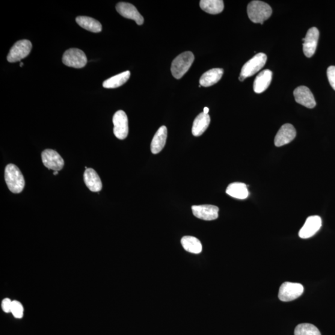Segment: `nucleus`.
<instances>
[{
  "instance_id": "obj_27",
  "label": "nucleus",
  "mask_w": 335,
  "mask_h": 335,
  "mask_svg": "<svg viewBox=\"0 0 335 335\" xmlns=\"http://www.w3.org/2000/svg\"><path fill=\"white\" fill-rule=\"evenodd\" d=\"M11 313L16 319H22L24 314V308L22 304L17 301L12 302Z\"/></svg>"
},
{
  "instance_id": "obj_24",
  "label": "nucleus",
  "mask_w": 335,
  "mask_h": 335,
  "mask_svg": "<svg viewBox=\"0 0 335 335\" xmlns=\"http://www.w3.org/2000/svg\"><path fill=\"white\" fill-rule=\"evenodd\" d=\"M200 7L207 13L217 14L224 10V2L221 0H202Z\"/></svg>"
},
{
  "instance_id": "obj_8",
  "label": "nucleus",
  "mask_w": 335,
  "mask_h": 335,
  "mask_svg": "<svg viewBox=\"0 0 335 335\" xmlns=\"http://www.w3.org/2000/svg\"><path fill=\"white\" fill-rule=\"evenodd\" d=\"M112 122L115 137L120 140L125 139L129 133L128 118L125 112L120 110L115 112Z\"/></svg>"
},
{
  "instance_id": "obj_1",
  "label": "nucleus",
  "mask_w": 335,
  "mask_h": 335,
  "mask_svg": "<svg viewBox=\"0 0 335 335\" xmlns=\"http://www.w3.org/2000/svg\"><path fill=\"white\" fill-rule=\"evenodd\" d=\"M5 180L8 188L13 193H20L25 186V181L18 167L14 164H9L5 170Z\"/></svg>"
},
{
  "instance_id": "obj_7",
  "label": "nucleus",
  "mask_w": 335,
  "mask_h": 335,
  "mask_svg": "<svg viewBox=\"0 0 335 335\" xmlns=\"http://www.w3.org/2000/svg\"><path fill=\"white\" fill-rule=\"evenodd\" d=\"M303 292L301 284L285 282L280 287L278 298L281 301L290 302L300 297Z\"/></svg>"
},
{
  "instance_id": "obj_3",
  "label": "nucleus",
  "mask_w": 335,
  "mask_h": 335,
  "mask_svg": "<svg viewBox=\"0 0 335 335\" xmlns=\"http://www.w3.org/2000/svg\"><path fill=\"white\" fill-rule=\"evenodd\" d=\"M194 61V55L191 52L181 53L172 62V75L176 79L182 78L188 72Z\"/></svg>"
},
{
  "instance_id": "obj_13",
  "label": "nucleus",
  "mask_w": 335,
  "mask_h": 335,
  "mask_svg": "<svg viewBox=\"0 0 335 335\" xmlns=\"http://www.w3.org/2000/svg\"><path fill=\"white\" fill-rule=\"evenodd\" d=\"M295 102L307 108L312 109L316 106V102L309 88L301 86L293 91Z\"/></svg>"
},
{
  "instance_id": "obj_5",
  "label": "nucleus",
  "mask_w": 335,
  "mask_h": 335,
  "mask_svg": "<svg viewBox=\"0 0 335 335\" xmlns=\"http://www.w3.org/2000/svg\"><path fill=\"white\" fill-rule=\"evenodd\" d=\"M62 62L68 67L82 69L87 64V57L82 50L70 49L65 52Z\"/></svg>"
},
{
  "instance_id": "obj_21",
  "label": "nucleus",
  "mask_w": 335,
  "mask_h": 335,
  "mask_svg": "<svg viewBox=\"0 0 335 335\" xmlns=\"http://www.w3.org/2000/svg\"><path fill=\"white\" fill-rule=\"evenodd\" d=\"M226 193L231 197L245 200L249 195L247 186L242 183H233L227 187Z\"/></svg>"
},
{
  "instance_id": "obj_18",
  "label": "nucleus",
  "mask_w": 335,
  "mask_h": 335,
  "mask_svg": "<svg viewBox=\"0 0 335 335\" xmlns=\"http://www.w3.org/2000/svg\"><path fill=\"white\" fill-rule=\"evenodd\" d=\"M167 128L165 126L160 127L157 130L151 143V151L152 153L157 154L164 149L167 139Z\"/></svg>"
},
{
  "instance_id": "obj_28",
  "label": "nucleus",
  "mask_w": 335,
  "mask_h": 335,
  "mask_svg": "<svg viewBox=\"0 0 335 335\" xmlns=\"http://www.w3.org/2000/svg\"><path fill=\"white\" fill-rule=\"evenodd\" d=\"M327 76L331 87L335 90V66H330L328 68Z\"/></svg>"
},
{
  "instance_id": "obj_11",
  "label": "nucleus",
  "mask_w": 335,
  "mask_h": 335,
  "mask_svg": "<svg viewBox=\"0 0 335 335\" xmlns=\"http://www.w3.org/2000/svg\"><path fill=\"white\" fill-rule=\"evenodd\" d=\"M319 38V31L318 29L313 27L307 31L303 41V51L307 57H312L317 49V44Z\"/></svg>"
},
{
  "instance_id": "obj_4",
  "label": "nucleus",
  "mask_w": 335,
  "mask_h": 335,
  "mask_svg": "<svg viewBox=\"0 0 335 335\" xmlns=\"http://www.w3.org/2000/svg\"><path fill=\"white\" fill-rule=\"evenodd\" d=\"M267 56L265 53H259L254 56L243 66L239 77L240 81H244L248 77L253 76L259 72L265 66Z\"/></svg>"
},
{
  "instance_id": "obj_20",
  "label": "nucleus",
  "mask_w": 335,
  "mask_h": 335,
  "mask_svg": "<svg viewBox=\"0 0 335 335\" xmlns=\"http://www.w3.org/2000/svg\"><path fill=\"white\" fill-rule=\"evenodd\" d=\"M224 70L222 69H213L207 71L201 76L200 84L204 87H209L217 84L222 78Z\"/></svg>"
},
{
  "instance_id": "obj_19",
  "label": "nucleus",
  "mask_w": 335,
  "mask_h": 335,
  "mask_svg": "<svg viewBox=\"0 0 335 335\" xmlns=\"http://www.w3.org/2000/svg\"><path fill=\"white\" fill-rule=\"evenodd\" d=\"M210 117L209 114L201 112L195 117L193 125L192 127V135L195 137H199L206 131L209 126Z\"/></svg>"
},
{
  "instance_id": "obj_6",
  "label": "nucleus",
  "mask_w": 335,
  "mask_h": 335,
  "mask_svg": "<svg viewBox=\"0 0 335 335\" xmlns=\"http://www.w3.org/2000/svg\"><path fill=\"white\" fill-rule=\"evenodd\" d=\"M32 44L29 40L17 41L11 49L7 56V60L10 63L19 62L25 58L30 53Z\"/></svg>"
},
{
  "instance_id": "obj_26",
  "label": "nucleus",
  "mask_w": 335,
  "mask_h": 335,
  "mask_svg": "<svg viewBox=\"0 0 335 335\" xmlns=\"http://www.w3.org/2000/svg\"><path fill=\"white\" fill-rule=\"evenodd\" d=\"M294 335H322L315 325L310 324H301L295 328Z\"/></svg>"
},
{
  "instance_id": "obj_15",
  "label": "nucleus",
  "mask_w": 335,
  "mask_h": 335,
  "mask_svg": "<svg viewBox=\"0 0 335 335\" xmlns=\"http://www.w3.org/2000/svg\"><path fill=\"white\" fill-rule=\"evenodd\" d=\"M192 210L195 218L204 221L215 220L219 217V207L215 206H193Z\"/></svg>"
},
{
  "instance_id": "obj_31",
  "label": "nucleus",
  "mask_w": 335,
  "mask_h": 335,
  "mask_svg": "<svg viewBox=\"0 0 335 335\" xmlns=\"http://www.w3.org/2000/svg\"><path fill=\"white\" fill-rule=\"evenodd\" d=\"M53 174H54V175H57V174H58V172L57 171H55L53 172Z\"/></svg>"
},
{
  "instance_id": "obj_29",
  "label": "nucleus",
  "mask_w": 335,
  "mask_h": 335,
  "mask_svg": "<svg viewBox=\"0 0 335 335\" xmlns=\"http://www.w3.org/2000/svg\"><path fill=\"white\" fill-rule=\"evenodd\" d=\"M12 302L10 299L6 298L2 301V307L5 313L11 312Z\"/></svg>"
},
{
  "instance_id": "obj_17",
  "label": "nucleus",
  "mask_w": 335,
  "mask_h": 335,
  "mask_svg": "<svg viewBox=\"0 0 335 335\" xmlns=\"http://www.w3.org/2000/svg\"><path fill=\"white\" fill-rule=\"evenodd\" d=\"M272 78L271 70H265L260 72L254 80L253 90L256 93H262L270 85Z\"/></svg>"
},
{
  "instance_id": "obj_9",
  "label": "nucleus",
  "mask_w": 335,
  "mask_h": 335,
  "mask_svg": "<svg viewBox=\"0 0 335 335\" xmlns=\"http://www.w3.org/2000/svg\"><path fill=\"white\" fill-rule=\"evenodd\" d=\"M43 164L50 170L60 171L63 168L64 161L62 157L56 151L47 149L42 153Z\"/></svg>"
},
{
  "instance_id": "obj_22",
  "label": "nucleus",
  "mask_w": 335,
  "mask_h": 335,
  "mask_svg": "<svg viewBox=\"0 0 335 335\" xmlns=\"http://www.w3.org/2000/svg\"><path fill=\"white\" fill-rule=\"evenodd\" d=\"M76 22L80 26L86 30L97 33L102 31V25L96 19L88 16H78L76 18Z\"/></svg>"
},
{
  "instance_id": "obj_2",
  "label": "nucleus",
  "mask_w": 335,
  "mask_h": 335,
  "mask_svg": "<svg viewBox=\"0 0 335 335\" xmlns=\"http://www.w3.org/2000/svg\"><path fill=\"white\" fill-rule=\"evenodd\" d=\"M272 12L270 6L261 1H252L247 7L249 18L252 22L261 25H263V22L269 18Z\"/></svg>"
},
{
  "instance_id": "obj_16",
  "label": "nucleus",
  "mask_w": 335,
  "mask_h": 335,
  "mask_svg": "<svg viewBox=\"0 0 335 335\" xmlns=\"http://www.w3.org/2000/svg\"><path fill=\"white\" fill-rule=\"evenodd\" d=\"M86 186L92 192H99L103 188L102 180L95 170L92 168L86 170L84 174Z\"/></svg>"
},
{
  "instance_id": "obj_25",
  "label": "nucleus",
  "mask_w": 335,
  "mask_h": 335,
  "mask_svg": "<svg viewBox=\"0 0 335 335\" xmlns=\"http://www.w3.org/2000/svg\"><path fill=\"white\" fill-rule=\"evenodd\" d=\"M130 76L129 71H126V72L112 76L110 78L106 80L103 82V87L108 89L120 87L127 82V80L129 79Z\"/></svg>"
},
{
  "instance_id": "obj_10",
  "label": "nucleus",
  "mask_w": 335,
  "mask_h": 335,
  "mask_svg": "<svg viewBox=\"0 0 335 335\" xmlns=\"http://www.w3.org/2000/svg\"><path fill=\"white\" fill-rule=\"evenodd\" d=\"M322 225V219L319 216H310L307 219L304 226L299 231V235L301 239L310 238L318 232L321 228Z\"/></svg>"
},
{
  "instance_id": "obj_14",
  "label": "nucleus",
  "mask_w": 335,
  "mask_h": 335,
  "mask_svg": "<svg viewBox=\"0 0 335 335\" xmlns=\"http://www.w3.org/2000/svg\"><path fill=\"white\" fill-rule=\"evenodd\" d=\"M296 130L292 124H286L281 127L274 139V144L278 147L288 144L295 139Z\"/></svg>"
},
{
  "instance_id": "obj_32",
  "label": "nucleus",
  "mask_w": 335,
  "mask_h": 335,
  "mask_svg": "<svg viewBox=\"0 0 335 335\" xmlns=\"http://www.w3.org/2000/svg\"><path fill=\"white\" fill-rule=\"evenodd\" d=\"M23 65H24V64L23 63V62H21L20 66L22 67V66H23Z\"/></svg>"
},
{
  "instance_id": "obj_23",
  "label": "nucleus",
  "mask_w": 335,
  "mask_h": 335,
  "mask_svg": "<svg viewBox=\"0 0 335 335\" xmlns=\"http://www.w3.org/2000/svg\"><path fill=\"white\" fill-rule=\"evenodd\" d=\"M181 243L187 251L189 253L194 254H199L201 253L203 250V246L201 244L200 240H198L195 237L191 236L183 237Z\"/></svg>"
},
{
  "instance_id": "obj_12",
  "label": "nucleus",
  "mask_w": 335,
  "mask_h": 335,
  "mask_svg": "<svg viewBox=\"0 0 335 335\" xmlns=\"http://www.w3.org/2000/svg\"><path fill=\"white\" fill-rule=\"evenodd\" d=\"M115 8L121 16L135 21L138 25H143L144 22L143 16L133 5L129 3L120 2L116 5Z\"/></svg>"
},
{
  "instance_id": "obj_30",
  "label": "nucleus",
  "mask_w": 335,
  "mask_h": 335,
  "mask_svg": "<svg viewBox=\"0 0 335 335\" xmlns=\"http://www.w3.org/2000/svg\"><path fill=\"white\" fill-rule=\"evenodd\" d=\"M209 111V109L208 108H207V107H206V108H204V112H203L204 114H208Z\"/></svg>"
}]
</instances>
